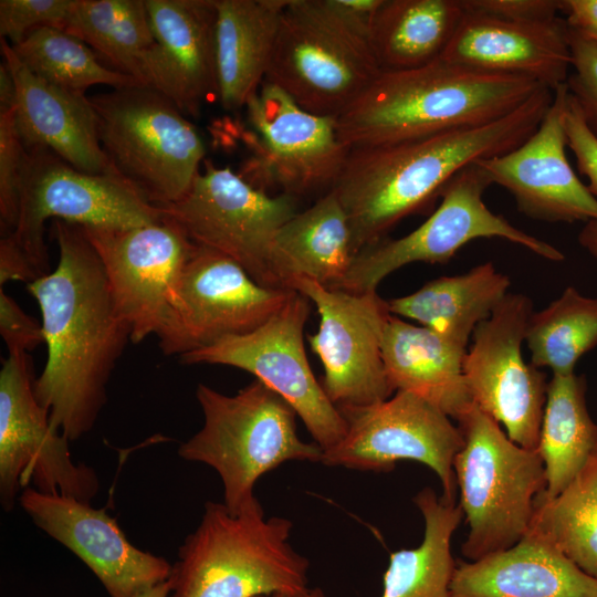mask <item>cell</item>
<instances>
[{"label": "cell", "instance_id": "obj_1", "mask_svg": "<svg viewBox=\"0 0 597 597\" xmlns=\"http://www.w3.org/2000/svg\"><path fill=\"white\" fill-rule=\"evenodd\" d=\"M56 268L28 283L36 300L46 362L35 395L51 425L70 441L88 433L106 404V387L130 342L102 262L81 224L55 219Z\"/></svg>", "mask_w": 597, "mask_h": 597}, {"label": "cell", "instance_id": "obj_2", "mask_svg": "<svg viewBox=\"0 0 597 597\" xmlns=\"http://www.w3.org/2000/svg\"><path fill=\"white\" fill-rule=\"evenodd\" d=\"M553 97L542 87L489 124L349 149L332 189L348 217L355 255L406 217L431 207L463 167L520 146L537 129Z\"/></svg>", "mask_w": 597, "mask_h": 597}, {"label": "cell", "instance_id": "obj_3", "mask_svg": "<svg viewBox=\"0 0 597 597\" xmlns=\"http://www.w3.org/2000/svg\"><path fill=\"white\" fill-rule=\"evenodd\" d=\"M543 86L519 75L482 72L439 59L381 71L335 121L348 148L392 144L498 121Z\"/></svg>", "mask_w": 597, "mask_h": 597}, {"label": "cell", "instance_id": "obj_4", "mask_svg": "<svg viewBox=\"0 0 597 597\" xmlns=\"http://www.w3.org/2000/svg\"><path fill=\"white\" fill-rule=\"evenodd\" d=\"M293 523L254 500L238 513L208 501L178 552L168 597H255L307 588L310 563L290 543Z\"/></svg>", "mask_w": 597, "mask_h": 597}, {"label": "cell", "instance_id": "obj_5", "mask_svg": "<svg viewBox=\"0 0 597 597\" xmlns=\"http://www.w3.org/2000/svg\"><path fill=\"white\" fill-rule=\"evenodd\" d=\"M196 397L203 426L180 444L178 454L218 472L231 512L256 500V481L282 463L321 462L322 448L298 437L293 407L262 381L254 379L235 395L199 384Z\"/></svg>", "mask_w": 597, "mask_h": 597}, {"label": "cell", "instance_id": "obj_6", "mask_svg": "<svg viewBox=\"0 0 597 597\" xmlns=\"http://www.w3.org/2000/svg\"><path fill=\"white\" fill-rule=\"evenodd\" d=\"M463 446L453 461L460 505L469 525L461 546L470 561L507 549L527 533L546 490L537 451L513 442L475 404L458 420Z\"/></svg>", "mask_w": 597, "mask_h": 597}, {"label": "cell", "instance_id": "obj_7", "mask_svg": "<svg viewBox=\"0 0 597 597\" xmlns=\"http://www.w3.org/2000/svg\"><path fill=\"white\" fill-rule=\"evenodd\" d=\"M90 101L112 171L157 207L180 200L206 156L195 124L170 100L143 84L112 88Z\"/></svg>", "mask_w": 597, "mask_h": 597}, {"label": "cell", "instance_id": "obj_8", "mask_svg": "<svg viewBox=\"0 0 597 597\" xmlns=\"http://www.w3.org/2000/svg\"><path fill=\"white\" fill-rule=\"evenodd\" d=\"M380 72L369 41L324 0H289L264 82L304 111L336 119Z\"/></svg>", "mask_w": 597, "mask_h": 597}, {"label": "cell", "instance_id": "obj_9", "mask_svg": "<svg viewBox=\"0 0 597 597\" xmlns=\"http://www.w3.org/2000/svg\"><path fill=\"white\" fill-rule=\"evenodd\" d=\"M163 209L111 172L77 170L48 149L27 150L17 227L7 235L35 280L49 273L48 219L84 227L132 228L161 220ZM2 238V237H1Z\"/></svg>", "mask_w": 597, "mask_h": 597}, {"label": "cell", "instance_id": "obj_10", "mask_svg": "<svg viewBox=\"0 0 597 597\" xmlns=\"http://www.w3.org/2000/svg\"><path fill=\"white\" fill-rule=\"evenodd\" d=\"M160 208L193 243L232 259L259 284L284 289L275 269L274 240L298 211L296 197L270 196L229 167L205 159L187 193Z\"/></svg>", "mask_w": 597, "mask_h": 597}, {"label": "cell", "instance_id": "obj_11", "mask_svg": "<svg viewBox=\"0 0 597 597\" xmlns=\"http://www.w3.org/2000/svg\"><path fill=\"white\" fill-rule=\"evenodd\" d=\"M492 180L474 161L457 172L444 187L439 207L410 233L384 239L358 252L338 289L349 292L377 291L380 282L411 263H448L470 241L500 238L524 247L538 256L561 262L564 253L511 224L492 212L483 195Z\"/></svg>", "mask_w": 597, "mask_h": 597}, {"label": "cell", "instance_id": "obj_12", "mask_svg": "<svg viewBox=\"0 0 597 597\" xmlns=\"http://www.w3.org/2000/svg\"><path fill=\"white\" fill-rule=\"evenodd\" d=\"M28 353H9L0 370V502L7 512L20 488L91 503L100 481L95 470L75 463L70 440L50 421L35 395Z\"/></svg>", "mask_w": 597, "mask_h": 597}, {"label": "cell", "instance_id": "obj_13", "mask_svg": "<svg viewBox=\"0 0 597 597\" xmlns=\"http://www.w3.org/2000/svg\"><path fill=\"white\" fill-rule=\"evenodd\" d=\"M310 300L293 291L286 303L254 331L224 337L180 356L188 365H226L245 370L283 397L323 451L346 432V421L315 378L304 347Z\"/></svg>", "mask_w": 597, "mask_h": 597}, {"label": "cell", "instance_id": "obj_14", "mask_svg": "<svg viewBox=\"0 0 597 597\" xmlns=\"http://www.w3.org/2000/svg\"><path fill=\"white\" fill-rule=\"evenodd\" d=\"M338 410L346 421V432L323 451V464L388 472L399 461H417L436 472L443 490L441 498L455 503L453 461L464 439L448 415L408 391H396L370 406Z\"/></svg>", "mask_w": 597, "mask_h": 597}, {"label": "cell", "instance_id": "obj_15", "mask_svg": "<svg viewBox=\"0 0 597 597\" xmlns=\"http://www.w3.org/2000/svg\"><path fill=\"white\" fill-rule=\"evenodd\" d=\"M533 311L531 297L507 293L474 329L463 374L473 402L503 426L513 442L536 451L548 381L523 356Z\"/></svg>", "mask_w": 597, "mask_h": 597}, {"label": "cell", "instance_id": "obj_16", "mask_svg": "<svg viewBox=\"0 0 597 597\" xmlns=\"http://www.w3.org/2000/svg\"><path fill=\"white\" fill-rule=\"evenodd\" d=\"M293 291L263 286L232 259L195 243L157 334L159 347L180 357L250 333L274 315Z\"/></svg>", "mask_w": 597, "mask_h": 597}, {"label": "cell", "instance_id": "obj_17", "mask_svg": "<svg viewBox=\"0 0 597 597\" xmlns=\"http://www.w3.org/2000/svg\"><path fill=\"white\" fill-rule=\"evenodd\" d=\"M245 109L253 151L239 174L243 179L296 198L333 188L349 151L335 118L304 111L268 82L249 97Z\"/></svg>", "mask_w": 597, "mask_h": 597}, {"label": "cell", "instance_id": "obj_18", "mask_svg": "<svg viewBox=\"0 0 597 597\" xmlns=\"http://www.w3.org/2000/svg\"><path fill=\"white\" fill-rule=\"evenodd\" d=\"M291 290L317 308L320 327L308 335L324 377L322 386L337 407H364L384 401L395 392L383 359V336L390 312L377 291L349 292L298 277Z\"/></svg>", "mask_w": 597, "mask_h": 597}, {"label": "cell", "instance_id": "obj_19", "mask_svg": "<svg viewBox=\"0 0 597 597\" xmlns=\"http://www.w3.org/2000/svg\"><path fill=\"white\" fill-rule=\"evenodd\" d=\"M82 227L102 262L116 308L132 328L130 342L157 336L195 243L165 213L157 222L132 228Z\"/></svg>", "mask_w": 597, "mask_h": 597}, {"label": "cell", "instance_id": "obj_20", "mask_svg": "<svg viewBox=\"0 0 597 597\" xmlns=\"http://www.w3.org/2000/svg\"><path fill=\"white\" fill-rule=\"evenodd\" d=\"M537 129L516 148L478 160L492 180L514 198L517 210L534 220L575 222L597 220V198L572 168L564 118L569 92L554 91Z\"/></svg>", "mask_w": 597, "mask_h": 597}, {"label": "cell", "instance_id": "obj_21", "mask_svg": "<svg viewBox=\"0 0 597 597\" xmlns=\"http://www.w3.org/2000/svg\"><path fill=\"white\" fill-rule=\"evenodd\" d=\"M19 502L40 530L93 572L109 597H138L170 576L172 565L134 546L116 520L91 503L31 486L23 490Z\"/></svg>", "mask_w": 597, "mask_h": 597}, {"label": "cell", "instance_id": "obj_22", "mask_svg": "<svg viewBox=\"0 0 597 597\" xmlns=\"http://www.w3.org/2000/svg\"><path fill=\"white\" fill-rule=\"evenodd\" d=\"M155 45L143 85L170 100L187 117L219 98L216 0H146Z\"/></svg>", "mask_w": 597, "mask_h": 597}, {"label": "cell", "instance_id": "obj_23", "mask_svg": "<svg viewBox=\"0 0 597 597\" xmlns=\"http://www.w3.org/2000/svg\"><path fill=\"white\" fill-rule=\"evenodd\" d=\"M443 61L499 74L530 77L554 91L572 67L567 23L509 22L465 11Z\"/></svg>", "mask_w": 597, "mask_h": 597}, {"label": "cell", "instance_id": "obj_24", "mask_svg": "<svg viewBox=\"0 0 597 597\" xmlns=\"http://www.w3.org/2000/svg\"><path fill=\"white\" fill-rule=\"evenodd\" d=\"M0 45L15 84L14 121L25 150L48 149L83 172H111L90 97L38 77L8 40L1 39Z\"/></svg>", "mask_w": 597, "mask_h": 597}, {"label": "cell", "instance_id": "obj_25", "mask_svg": "<svg viewBox=\"0 0 597 597\" xmlns=\"http://www.w3.org/2000/svg\"><path fill=\"white\" fill-rule=\"evenodd\" d=\"M450 597H597V578L524 536L507 549L457 563Z\"/></svg>", "mask_w": 597, "mask_h": 597}, {"label": "cell", "instance_id": "obj_26", "mask_svg": "<svg viewBox=\"0 0 597 597\" xmlns=\"http://www.w3.org/2000/svg\"><path fill=\"white\" fill-rule=\"evenodd\" d=\"M381 349L395 392H411L455 421L474 404L463 374L467 347L390 314Z\"/></svg>", "mask_w": 597, "mask_h": 597}, {"label": "cell", "instance_id": "obj_27", "mask_svg": "<svg viewBox=\"0 0 597 597\" xmlns=\"http://www.w3.org/2000/svg\"><path fill=\"white\" fill-rule=\"evenodd\" d=\"M289 0H216L218 102L245 107L265 80Z\"/></svg>", "mask_w": 597, "mask_h": 597}, {"label": "cell", "instance_id": "obj_28", "mask_svg": "<svg viewBox=\"0 0 597 597\" xmlns=\"http://www.w3.org/2000/svg\"><path fill=\"white\" fill-rule=\"evenodd\" d=\"M355 258L348 217L331 189L277 231L274 262L284 289L306 277L338 289Z\"/></svg>", "mask_w": 597, "mask_h": 597}, {"label": "cell", "instance_id": "obj_29", "mask_svg": "<svg viewBox=\"0 0 597 597\" xmlns=\"http://www.w3.org/2000/svg\"><path fill=\"white\" fill-rule=\"evenodd\" d=\"M510 277L492 262L433 279L413 293L387 301L392 315L417 322L468 348L476 326L509 293Z\"/></svg>", "mask_w": 597, "mask_h": 597}, {"label": "cell", "instance_id": "obj_30", "mask_svg": "<svg viewBox=\"0 0 597 597\" xmlns=\"http://www.w3.org/2000/svg\"><path fill=\"white\" fill-rule=\"evenodd\" d=\"M464 13L462 0H384L369 36L381 71L411 70L439 60Z\"/></svg>", "mask_w": 597, "mask_h": 597}, {"label": "cell", "instance_id": "obj_31", "mask_svg": "<svg viewBox=\"0 0 597 597\" xmlns=\"http://www.w3.org/2000/svg\"><path fill=\"white\" fill-rule=\"evenodd\" d=\"M425 520L423 540L415 548L390 554L380 597H450L457 568L452 535L463 519L460 504L448 503L427 486L413 498Z\"/></svg>", "mask_w": 597, "mask_h": 597}, {"label": "cell", "instance_id": "obj_32", "mask_svg": "<svg viewBox=\"0 0 597 597\" xmlns=\"http://www.w3.org/2000/svg\"><path fill=\"white\" fill-rule=\"evenodd\" d=\"M584 375L548 380L537 452L546 478L544 498L558 495L579 473L597 446V423L586 402Z\"/></svg>", "mask_w": 597, "mask_h": 597}, {"label": "cell", "instance_id": "obj_33", "mask_svg": "<svg viewBox=\"0 0 597 597\" xmlns=\"http://www.w3.org/2000/svg\"><path fill=\"white\" fill-rule=\"evenodd\" d=\"M64 30L109 69L143 84L144 64L155 45L146 0H73Z\"/></svg>", "mask_w": 597, "mask_h": 597}, {"label": "cell", "instance_id": "obj_34", "mask_svg": "<svg viewBox=\"0 0 597 597\" xmlns=\"http://www.w3.org/2000/svg\"><path fill=\"white\" fill-rule=\"evenodd\" d=\"M525 536L555 548L597 578V446L558 495L538 496Z\"/></svg>", "mask_w": 597, "mask_h": 597}, {"label": "cell", "instance_id": "obj_35", "mask_svg": "<svg viewBox=\"0 0 597 597\" xmlns=\"http://www.w3.org/2000/svg\"><path fill=\"white\" fill-rule=\"evenodd\" d=\"M525 343L531 363L553 375L575 373L583 355L597 346V297L567 286L562 294L530 316Z\"/></svg>", "mask_w": 597, "mask_h": 597}, {"label": "cell", "instance_id": "obj_36", "mask_svg": "<svg viewBox=\"0 0 597 597\" xmlns=\"http://www.w3.org/2000/svg\"><path fill=\"white\" fill-rule=\"evenodd\" d=\"M12 48L38 77L73 93L85 95L94 85L117 88L139 84L102 63L86 43L64 29L44 27L33 30Z\"/></svg>", "mask_w": 597, "mask_h": 597}, {"label": "cell", "instance_id": "obj_37", "mask_svg": "<svg viewBox=\"0 0 597 597\" xmlns=\"http://www.w3.org/2000/svg\"><path fill=\"white\" fill-rule=\"evenodd\" d=\"M25 154L15 126L14 108L0 112L1 237L12 234L17 227Z\"/></svg>", "mask_w": 597, "mask_h": 597}, {"label": "cell", "instance_id": "obj_38", "mask_svg": "<svg viewBox=\"0 0 597 597\" xmlns=\"http://www.w3.org/2000/svg\"><path fill=\"white\" fill-rule=\"evenodd\" d=\"M73 0H1L0 35L19 44L33 30L64 29Z\"/></svg>", "mask_w": 597, "mask_h": 597}, {"label": "cell", "instance_id": "obj_39", "mask_svg": "<svg viewBox=\"0 0 597 597\" xmlns=\"http://www.w3.org/2000/svg\"><path fill=\"white\" fill-rule=\"evenodd\" d=\"M568 40L573 72L568 74L566 85L597 137V46L569 28Z\"/></svg>", "mask_w": 597, "mask_h": 597}, {"label": "cell", "instance_id": "obj_40", "mask_svg": "<svg viewBox=\"0 0 597 597\" xmlns=\"http://www.w3.org/2000/svg\"><path fill=\"white\" fill-rule=\"evenodd\" d=\"M468 12L517 22L540 23L558 18V0H462Z\"/></svg>", "mask_w": 597, "mask_h": 597}, {"label": "cell", "instance_id": "obj_41", "mask_svg": "<svg viewBox=\"0 0 597 597\" xmlns=\"http://www.w3.org/2000/svg\"><path fill=\"white\" fill-rule=\"evenodd\" d=\"M567 146L576 158L577 168L588 179V189L597 198V137L587 126L580 108L570 95L564 118Z\"/></svg>", "mask_w": 597, "mask_h": 597}, {"label": "cell", "instance_id": "obj_42", "mask_svg": "<svg viewBox=\"0 0 597 597\" xmlns=\"http://www.w3.org/2000/svg\"><path fill=\"white\" fill-rule=\"evenodd\" d=\"M0 334L9 353H28L45 343L42 323L27 314L0 289Z\"/></svg>", "mask_w": 597, "mask_h": 597}, {"label": "cell", "instance_id": "obj_43", "mask_svg": "<svg viewBox=\"0 0 597 597\" xmlns=\"http://www.w3.org/2000/svg\"><path fill=\"white\" fill-rule=\"evenodd\" d=\"M384 0H324L326 7L352 31L369 41L375 17Z\"/></svg>", "mask_w": 597, "mask_h": 597}, {"label": "cell", "instance_id": "obj_44", "mask_svg": "<svg viewBox=\"0 0 597 597\" xmlns=\"http://www.w3.org/2000/svg\"><path fill=\"white\" fill-rule=\"evenodd\" d=\"M567 27L597 46V0H561Z\"/></svg>", "mask_w": 597, "mask_h": 597}, {"label": "cell", "instance_id": "obj_45", "mask_svg": "<svg viewBox=\"0 0 597 597\" xmlns=\"http://www.w3.org/2000/svg\"><path fill=\"white\" fill-rule=\"evenodd\" d=\"M15 84L12 74L2 61L0 64V112L14 108Z\"/></svg>", "mask_w": 597, "mask_h": 597}, {"label": "cell", "instance_id": "obj_46", "mask_svg": "<svg viewBox=\"0 0 597 597\" xmlns=\"http://www.w3.org/2000/svg\"><path fill=\"white\" fill-rule=\"evenodd\" d=\"M578 242L590 255L597 259V220L585 222L578 233Z\"/></svg>", "mask_w": 597, "mask_h": 597}, {"label": "cell", "instance_id": "obj_47", "mask_svg": "<svg viewBox=\"0 0 597 597\" xmlns=\"http://www.w3.org/2000/svg\"><path fill=\"white\" fill-rule=\"evenodd\" d=\"M255 597H326L320 588H305L297 591H279L269 595H259Z\"/></svg>", "mask_w": 597, "mask_h": 597}, {"label": "cell", "instance_id": "obj_48", "mask_svg": "<svg viewBox=\"0 0 597 597\" xmlns=\"http://www.w3.org/2000/svg\"><path fill=\"white\" fill-rule=\"evenodd\" d=\"M170 593V583L167 579L166 582H163L148 590L140 594L138 597H168Z\"/></svg>", "mask_w": 597, "mask_h": 597}]
</instances>
